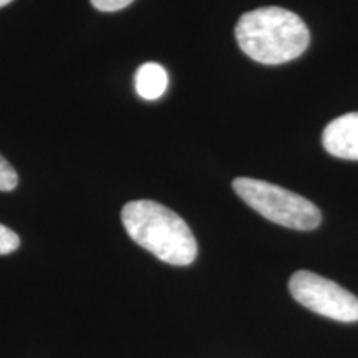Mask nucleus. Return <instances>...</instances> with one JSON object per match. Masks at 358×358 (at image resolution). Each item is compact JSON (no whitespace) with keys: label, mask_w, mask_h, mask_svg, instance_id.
<instances>
[{"label":"nucleus","mask_w":358,"mask_h":358,"mask_svg":"<svg viewBox=\"0 0 358 358\" xmlns=\"http://www.w3.org/2000/svg\"><path fill=\"white\" fill-rule=\"evenodd\" d=\"M239 48L254 62L280 65L307 50L310 34L297 13L282 7H261L241 17L236 25Z\"/></svg>","instance_id":"1"},{"label":"nucleus","mask_w":358,"mask_h":358,"mask_svg":"<svg viewBox=\"0 0 358 358\" xmlns=\"http://www.w3.org/2000/svg\"><path fill=\"white\" fill-rule=\"evenodd\" d=\"M122 221L128 236L171 266H189L198 256V244L182 217L155 201H131L124 204Z\"/></svg>","instance_id":"2"},{"label":"nucleus","mask_w":358,"mask_h":358,"mask_svg":"<svg viewBox=\"0 0 358 358\" xmlns=\"http://www.w3.org/2000/svg\"><path fill=\"white\" fill-rule=\"evenodd\" d=\"M232 187L254 211L279 226L297 231H312L320 226L319 208L301 194L252 178H236Z\"/></svg>","instance_id":"3"},{"label":"nucleus","mask_w":358,"mask_h":358,"mask_svg":"<svg viewBox=\"0 0 358 358\" xmlns=\"http://www.w3.org/2000/svg\"><path fill=\"white\" fill-rule=\"evenodd\" d=\"M290 295L308 310L338 322L358 320V297L335 282L308 271H299L289 280Z\"/></svg>","instance_id":"4"},{"label":"nucleus","mask_w":358,"mask_h":358,"mask_svg":"<svg viewBox=\"0 0 358 358\" xmlns=\"http://www.w3.org/2000/svg\"><path fill=\"white\" fill-rule=\"evenodd\" d=\"M322 145L329 155L358 161V113H345L327 124Z\"/></svg>","instance_id":"5"},{"label":"nucleus","mask_w":358,"mask_h":358,"mask_svg":"<svg viewBox=\"0 0 358 358\" xmlns=\"http://www.w3.org/2000/svg\"><path fill=\"white\" fill-rule=\"evenodd\" d=\"M168 73L159 64H150L141 65L136 71V77H134V88L136 93L143 100L153 101L158 100L164 95L168 88Z\"/></svg>","instance_id":"6"},{"label":"nucleus","mask_w":358,"mask_h":358,"mask_svg":"<svg viewBox=\"0 0 358 358\" xmlns=\"http://www.w3.org/2000/svg\"><path fill=\"white\" fill-rule=\"evenodd\" d=\"M19 185V176L6 158L0 156V191H13Z\"/></svg>","instance_id":"7"},{"label":"nucleus","mask_w":358,"mask_h":358,"mask_svg":"<svg viewBox=\"0 0 358 358\" xmlns=\"http://www.w3.org/2000/svg\"><path fill=\"white\" fill-rule=\"evenodd\" d=\"M20 245L19 236L15 234L12 229L0 224V256H6V254H10L13 250Z\"/></svg>","instance_id":"8"},{"label":"nucleus","mask_w":358,"mask_h":358,"mask_svg":"<svg viewBox=\"0 0 358 358\" xmlns=\"http://www.w3.org/2000/svg\"><path fill=\"white\" fill-rule=\"evenodd\" d=\"M90 2L100 12H118L133 3L134 0H90Z\"/></svg>","instance_id":"9"},{"label":"nucleus","mask_w":358,"mask_h":358,"mask_svg":"<svg viewBox=\"0 0 358 358\" xmlns=\"http://www.w3.org/2000/svg\"><path fill=\"white\" fill-rule=\"evenodd\" d=\"M12 0H0V7H3V6H7V3H10Z\"/></svg>","instance_id":"10"}]
</instances>
